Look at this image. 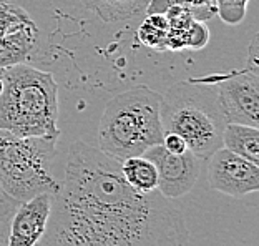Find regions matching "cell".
Here are the masks:
<instances>
[{"label":"cell","instance_id":"obj_20","mask_svg":"<svg viewBox=\"0 0 259 246\" xmlns=\"http://www.w3.org/2000/svg\"><path fill=\"white\" fill-rule=\"evenodd\" d=\"M161 145L169 151V153H175V155H181V153H185V151H188L186 142L176 133H164Z\"/></svg>","mask_w":259,"mask_h":246},{"label":"cell","instance_id":"obj_19","mask_svg":"<svg viewBox=\"0 0 259 246\" xmlns=\"http://www.w3.org/2000/svg\"><path fill=\"white\" fill-rule=\"evenodd\" d=\"M19 204H20L19 201L9 196L7 193L2 190V186H0V246H5L10 221L14 218V213L17 212Z\"/></svg>","mask_w":259,"mask_h":246},{"label":"cell","instance_id":"obj_6","mask_svg":"<svg viewBox=\"0 0 259 246\" xmlns=\"http://www.w3.org/2000/svg\"><path fill=\"white\" fill-rule=\"evenodd\" d=\"M259 42L257 33L248 47L246 65L241 70L226 73H214L199 80L216 87L218 98L226 123L259 127Z\"/></svg>","mask_w":259,"mask_h":246},{"label":"cell","instance_id":"obj_7","mask_svg":"<svg viewBox=\"0 0 259 246\" xmlns=\"http://www.w3.org/2000/svg\"><path fill=\"white\" fill-rule=\"evenodd\" d=\"M156 167L158 191L168 200L185 196L196 185L203 160L190 150L181 155L169 153L163 145L151 146L143 153Z\"/></svg>","mask_w":259,"mask_h":246},{"label":"cell","instance_id":"obj_1","mask_svg":"<svg viewBox=\"0 0 259 246\" xmlns=\"http://www.w3.org/2000/svg\"><path fill=\"white\" fill-rule=\"evenodd\" d=\"M188 238L183 215L168 198L132 188L118 160L75 142L35 246H188Z\"/></svg>","mask_w":259,"mask_h":246},{"label":"cell","instance_id":"obj_14","mask_svg":"<svg viewBox=\"0 0 259 246\" xmlns=\"http://www.w3.org/2000/svg\"><path fill=\"white\" fill-rule=\"evenodd\" d=\"M121 175L125 178L126 183L141 193H150L158 190V172L156 167L145 158L141 156H132L126 160L120 161Z\"/></svg>","mask_w":259,"mask_h":246},{"label":"cell","instance_id":"obj_4","mask_svg":"<svg viewBox=\"0 0 259 246\" xmlns=\"http://www.w3.org/2000/svg\"><path fill=\"white\" fill-rule=\"evenodd\" d=\"M161 127L164 133H176L188 150L201 160L223 146V115L216 87L199 78L175 84L161 98Z\"/></svg>","mask_w":259,"mask_h":246},{"label":"cell","instance_id":"obj_8","mask_svg":"<svg viewBox=\"0 0 259 246\" xmlns=\"http://www.w3.org/2000/svg\"><path fill=\"white\" fill-rule=\"evenodd\" d=\"M208 181L223 195L241 198L259 190V167L221 146L208 158Z\"/></svg>","mask_w":259,"mask_h":246},{"label":"cell","instance_id":"obj_9","mask_svg":"<svg viewBox=\"0 0 259 246\" xmlns=\"http://www.w3.org/2000/svg\"><path fill=\"white\" fill-rule=\"evenodd\" d=\"M52 198L54 195L50 193H42L19 204L10 221L5 246H35L42 239L50 216Z\"/></svg>","mask_w":259,"mask_h":246},{"label":"cell","instance_id":"obj_18","mask_svg":"<svg viewBox=\"0 0 259 246\" xmlns=\"http://www.w3.org/2000/svg\"><path fill=\"white\" fill-rule=\"evenodd\" d=\"M32 52L33 50L27 49V47H23V45L0 38V68L25 62Z\"/></svg>","mask_w":259,"mask_h":246},{"label":"cell","instance_id":"obj_11","mask_svg":"<svg viewBox=\"0 0 259 246\" xmlns=\"http://www.w3.org/2000/svg\"><path fill=\"white\" fill-rule=\"evenodd\" d=\"M0 38L33 50L38 42V27L20 5L10 0H0Z\"/></svg>","mask_w":259,"mask_h":246},{"label":"cell","instance_id":"obj_16","mask_svg":"<svg viewBox=\"0 0 259 246\" xmlns=\"http://www.w3.org/2000/svg\"><path fill=\"white\" fill-rule=\"evenodd\" d=\"M169 7H183L199 22L211 20L216 17L214 0H150L145 14H163Z\"/></svg>","mask_w":259,"mask_h":246},{"label":"cell","instance_id":"obj_21","mask_svg":"<svg viewBox=\"0 0 259 246\" xmlns=\"http://www.w3.org/2000/svg\"><path fill=\"white\" fill-rule=\"evenodd\" d=\"M2 70L4 68H0V84H2Z\"/></svg>","mask_w":259,"mask_h":246},{"label":"cell","instance_id":"obj_17","mask_svg":"<svg viewBox=\"0 0 259 246\" xmlns=\"http://www.w3.org/2000/svg\"><path fill=\"white\" fill-rule=\"evenodd\" d=\"M249 0H214L216 15L226 23V25H239L248 14Z\"/></svg>","mask_w":259,"mask_h":246},{"label":"cell","instance_id":"obj_3","mask_svg":"<svg viewBox=\"0 0 259 246\" xmlns=\"http://www.w3.org/2000/svg\"><path fill=\"white\" fill-rule=\"evenodd\" d=\"M160 92L146 85L133 87L107 103L98 125V148L115 160L141 156L151 146L161 145Z\"/></svg>","mask_w":259,"mask_h":246},{"label":"cell","instance_id":"obj_13","mask_svg":"<svg viewBox=\"0 0 259 246\" xmlns=\"http://www.w3.org/2000/svg\"><path fill=\"white\" fill-rule=\"evenodd\" d=\"M223 146L252 163H259V130L256 127L226 123L223 130Z\"/></svg>","mask_w":259,"mask_h":246},{"label":"cell","instance_id":"obj_10","mask_svg":"<svg viewBox=\"0 0 259 246\" xmlns=\"http://www.w3.org/2000/svg\"><path fill=\"white\" fill-rule=\"evenodd\" d=\"M168 22V52L201 50L209 42V30L204 22L196 20L190 10L169 7L163 12Z\"/></svg>","mask_w":259,"mask_h":246},{"label":"cell","instance_id":"obj_2","mask_svg":"<svg viewBox=\"0 0 259 246\" xmlns=\"http://www.w3.org/2000/svg\"><path fill=\"white\" fill-rule=\"evenodd\" d=\"M58 84L25 62L5 67L0 84V130L17 137H60Z\"/></svg>","mask_w":259,"mask_h":246},{"label":"cell","instance_id":"obj_5","mask_svg":"<svg viewBox=\"0 0 259 246\" xmlns=\"http://www.w3.org/2000/svg\"><path fill=\"white\" fill-rule=\"evenodd\" d=\"M60 137H17L0 130V186L19 203L60 190L54 173Z\"/></svg>","mask_w":259,"mask_h":246},{"label":"cell","instance_id":"obj_15","mask_svg":"<svg viewBox=\"0 0 259 246\" xmlns=\"http://www.w3.org/2000/svg\"><path fill=\"white\" fill-rule=\"evenodd\" d=\"M137 37L141 45L155 52L168 50V22L163 14H148L140 23Z\"/></svg>","mask_w":259,"mask_h":246},{"label":"cell","instance_id":"obj_12","mask_svg":"<svg viewBox=\"0 0 259 246\" xmlns=\"http://www.w3.org/2000/svg\"><path fill=\"white\" fill-rule=\"evenodd\" d=\"M87 10L93 12L105 23L135 19L145 12L150 0H78Z\"/></svg>","mask_w":259,"mask_h":246}]
</instances>
